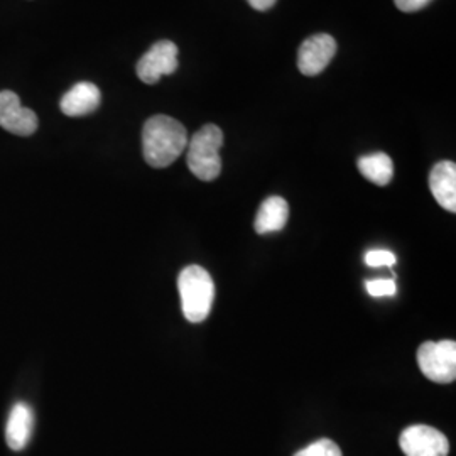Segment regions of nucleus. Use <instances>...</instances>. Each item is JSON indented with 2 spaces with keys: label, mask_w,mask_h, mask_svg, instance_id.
<instances>
[{
  "label": "nucleus",
  "mask_w": 456,
  "mask_h": 456,
  "mask_svg": "<svg viewBox=\"0 0 456 456\" xmlns=\"http://www.w3.org/2000/svg\"><path fill=\"white\" fill-rule=\"evenodd\" d=\"M397 262V257L392 254L391 250H370L365 254V264L369 267H382V265H387L392 267L394 264Z\"/></svg>",
  "instance_id": "dca6fc26"
},
{
  "label": "nucleus",
  "mask_w": 456,
  "mask_h": 456,
  "mask_svg": "<svg viewBox=\"0 0 456 456\" xmlns=\"http://www.w3.org/2000/svg\"><path fill=\"white\" fill-rule=\"evenodd\" d=\"M256 11H261V12H264V11H269L274 4H276L277 0H247Z\"/></svg>",
  "instance_id": "a211bd4d"
},
{
  "label": "nucleus",
  "mask_w": 456,
  "mask_h": 456,
  "mask_svg": "<svg viewBox=\"0 0 456 456\" xmlns=\"http://www.w3.org/2000/svg\"><path fill=\"white\" fill-rule=\"evenodd\" d=\"M365 289H367V293L374 296V297H386V296H395L397 294V286L392 279L367 281Z\"/></svg>",
  "instance_id": "2eb2a0df"
},
{
  "label": "nucleus",
  "mask_w": 456,
  "mask_h": 456,
  "mask_svg": "<svg viewBox=\"0 0 456 456\" xmlns=\"http://www.w3.org/2000/svg\"><path fill=\"white\" fill-rule=\"evenodd\" d=\"M188 146V132L176 118L154 115L142 129L144 159L152 167H167L175 163Z\"/></svg>",
  "instance_id": "f257e3e1"
},
{
  "label": "nucleus",
  "mask_w": 456,
  "mask_h": 456,
  "mask_svg": "<svg viewBox=\"0 0 456 456\" xmlns=\"http://www.w3.org/2000/svg\"><path fill=\"white\" fill-rule=\"evenodd\" d=\"M294 456H343L340 446L335 441L323 440L314 441L310 446L299 450Z\"/></svg>",
  "instance_id": "4468645a"
},
{
  "label": "nucleus",
  "mask_w": 456,
  "mask_h": 456,
  "mask_svg": "<svg viewBox=\"0 0 456 456\" xmlns=\"http://www.w3.org/2000/svg\"><path fill=\"white\" fill-rule=\"evenodd\" d=\"M399 446L406 456H448L450 443L446 436L426 424L409 426L399 438Z\"/></svg>",
  "instance_id": "39448f33"
},
{
  "label": "nucleus",
  "mask_w": 456,
  "mask_h": 456,
  "mask_svg": "<svg viewBox=\"0 0 456 456\" xmlns=\"http://www.w3.org/2000/svg\"><path fill=\"white\" fill-rule=\"evenodd\" d=\"M224 146V132L215 124H207L188 141V167L198 180H216L222 173L220 149Z\"/></svg>",
  "instance_id": "7ed1b4c3"
},
{
  "label": "nucleus",
  "mask_w": 456,
  "mask_h": 456,
  "mask_svg": "<svg viewBox=\"0 0 456 456\" xmlns=\"http://www.w3.org/2000/svg\"><path fill=\"white\" fill-rule=\"evenodd\" d=\"M178 69V46L173 41H159L137 63V77L147 83L154 85L166 75H173Z\"/></svg>",
  "instance_id": "423d86ee"
},
{
  "label": "nucleus",
  "mask_w": 456,
  "mask_h": 456,
  "mask_svg": "<svg viewBox=\"0 0 456 456\" xmlns=\"http://www.w3.org/2000/svg\"><path fill=\"white\" fill-rule=\"evenodd\" d=\"M357 166L362 176L377 186H387L394 176V164L386 152L362 156Z\"/></svg>",
  "instance_id": "ddd939ff"
},
{
  "label": "nucleus",
  "mask_w": 456,
  "mask_h": 456,
  "mask_svg": "<svg viewBox=\"0 0 456 456\" xmlns=\"http://www.w3.org/2000/svg\"><path fill=\"white\" fill-rule=\"evenodd\" d=\"M33 409L24 403H17L11 411L5 426V441L11 450L20 452L28 446L33 435Z\"/></svg>",
  "instance_id": "9b49d317"
},
{
  "label": "nucleus",
  "mask_w": 456,
  "mask_h": 456,
  "mask_svg": "<svg viewBox=\"0 0 456 456\" xmlns=\"http://www.w3.org/2000/svg\"><path fill=\"white\" fill-rule=\"evenodd\" d=\"M418 365L429 380L450 384L456 379V343L453 340L424 342L418 348Z\"/></svg>",
  "instance_id": "20e7f679"
},
{
  "label": "nucleus",
  "mask_w": 456,
  "mask_h": 456,
  "mask_svg": "<svg viewBox=\"0 0 456 456\" xmlns=\"http://www.w3.org/2000/svg\"><path fill=\"white\" fill-rule=\"evenodd\" d=\"M337 53V41L328 34H316L308 37L297 53V68L303 75H320Z\"/></svg>",
  "instance_id": "0eeeda50"
},
{
  "label": "nucleus",
  "mask_w": 456,
  "mask_h": 456,
  "mask_svg": "<svg viewBox=\"0 0 456 456\" xmlns=\"http://www.w3.org/2000/svg\"><path fill=\"white\" fill-rule=\"evenodd\" d=\"M102 94L95 83H77L69 92L61 98V112L68 117H83L92 114L100 107Z\"/></svg>",
  "instance_id": "9d476101"
},
{
  "label": "nucleus",
  "mask_w": 456,
  "mask_h": 456,
  "mask_svg": "<svg viewBox=\"0 0 456 456\" xmlns=\"http://www.w3.org/2000/svg\"><path fill=\"white\" fill-rule=\"evenodd\" d=\"M431 0H394L395 7L403 12H418L426 7Z\"/></svg>",
  "instance_id": "f3484780"
},
{
  "label": "nucleus",
  "mask_w": 456,
  "mask_h": 456,
  "mask_svg": "<svg viewBox=\"0 0 456 456\" xmlns=\"http://www.w3.org/2000/svg\"><path fill=\"white\" fill-rule=\"evenodd\" d=\"M289 218V205L281 196H269L262 201L261 208L256 216L254 228L259 235L281 232L286 227Z\"/></svg>",
  "instance_id": "f8f14e48"
},
{
  "label": "nucleus",
  "mask_w": 456,
  "mask_h": 456,
  "mask_svg": "<svg viewBox=\"0 0 456 456\" xmlns=\"http://www.w3.org/2000/svg\"><path fill=\"white\" fill-rule=\"evenodd\" d=\"M429 190L438 205L448 212H456V164L441 161L429 175Z\"/></svg>",
  "instance_id": "1a4fd4ad"
},
{
  "label": "nucleus",
  "mask_w": 456,
  "mask_h": 456,
  "mask_svg": "<svg viewBox=\"0 0 456 456\" xmlns=\"http://www.w3.org/2000/svg\"><path fill=\"white\" fill-rule=\"evenodd\" d=\"M183 314L190 323H201L208 318L215 301V282L207 269L200 265L184 267L178 276Z\"/></svg>",
  "instance_id": "f03ea898"
},
{
  "label": "nucleus",
  "mask_w": 456,
  "mask_h": 456,
  "mask_svg": "<svg viewBox=\"0 0 456 456\" xmlns=\"http://www.w3.org/2000/svg\"><path fill=\"white\" fill-rule=\"evenodd\" d=\"M37 115L20 105L14 92H0V127L20 137L33 135L37 131Z\"/></svg>",
  "instance_id": "6e6552de"
}]
</instances>
